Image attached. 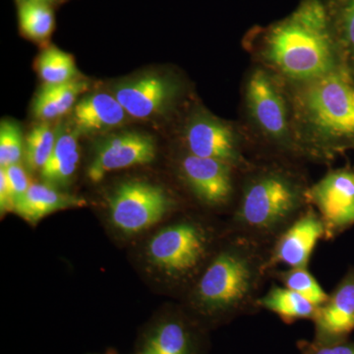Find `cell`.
Returning <instances> with one entry per match:
<instances>
[{"instance_id":"cell-2","label":"cell","mask_w":354,"mask_h":354,"mask_svg":"<svg viewBox=\"0 0 354 354\" xmlns=\"http://www.w3.org/2000/svg\"><path fill=\"white\" fill-rule=\"evenodd\" d=\"M269 251L227 232L187 291L190 313L208 329L259 312L258 299L271 278Z\"/></svg>"},{"instance_id":"cell-24","label":"cell","mask_w":354,"mask_h":354,"mask_svg":"<svg viewBox=\"0 0 354 354\" xmlns=\"http://www.w3.org/2000/svg\"><path fill=\"white\" fill-rule=\"evenodd\" d=\"M19 22L26 36L41 41L48 38L53 31V11L46 3L24 1L19 7Z\"/></svg>"},{"instance_id":"cell-4","label":"cell","mask_w":354,"mask_h":354,"mask_svg":"<svg viewBox=\"0 0 354 354\" xmlns=\"http://www.w3.org/2000/svg\"><path fill=\"white\" fill-rule=\"evenodd\" d=\"M288 88L305 162L330 164L354 151V81L346 70Z\"/></svg>"},{"instance_id":"cell-20","label":"cell","mask_w":354,"mask_h":354,"mask_svg":"<svg viewBox=\"0 0 354 354\" xmlns=\"http://www.w3.org/2000/svg\"><path fill=\"white\" fill-rule=\"evenodd\" d=\"M78 140L75 133L64 132L57 136L48 162L41 169L44 183L53 187L65 186L71 180L79 164Z\"/></svg>"},{"instance_id":"cell-6","label":"cell","mask_w":354,"mask_h":354,"mask_svg":"<svg viewBox=\"0 0 354 354\" xmlns=\"http://www.w3.org/2000/svg\"><path fill=\"white\" fill-rule=\"evenodd\" d=\"M227 232L225 225L218 227L205 218L184 216L153 235L147 256L167 281L188 291Z\"/></svg>"},{"instance_id":"cell-28","label":"cell","mask_w":354,"mask_h":354,"mask_svg":"<svg viewBox=\"0 0 354 354\" xmlns=\"http://www.w3.org/2000/svg\"><path fill=\"white\" fill-rule=\"evenodd\" d=\"M2 169H4L6 172L16 206L17 203L25 196L31 184L29 183L25 169L19 164L2 167Z\"/></svg>"},{"instance_id":"cell-32","label":"cell","mask_w":354,"mask_h":354,"mask_svg":"<svg viewBox=\"0 0 354 354\" xmlns=\"http://www.w3.org/2000/svg\"><path fill=\"white\" fill-rule=\"evenodd\" d=\"M353 171H354V169H353Z\"/></svg>"},{"instance_id":"cell-10","label":"cell","mask_w":354,"mask_h":354,"mask_svg":"<svg viewBox=\"0 0 354 354\" xmlns=\"http://www.w3.org/2000/svg\"><path fill=\"white\" fill-rule=\"evenodd\" d=\"M309 204L320 216L329 241L354 227V171L351 167L330 169L308 190Z\"/></svg>"},{"instance_id":"cell-8","label":"cell","mask_w":354,"mask_h":354,"mask_svg":"<svg viewBox=\"0 0 354 354\" xmlns=\"http://www.w3.org/2000/svg\"><path fill=\"white\" fill-rule=\"evenodd\" d=\"M176 171L184 188L199 206L230 215L239 195L241 171L220 160L184 151L176 162Z\"/></svg>"},{"instance_id":"cell-31","label":"cell","mask_w":354,"mask_h":354,"mask_svg":"<svg viewBox=\"0 0 354 354\" xmlns=\"http://www.w3.org/2000/svg\"><path fill=\"white\" fill-rule=\"evenodd\" d=\"M106 354H116V353H113V351H111V353H106Z\"/></svg>"},{"instance_id":"cell-5","label":"cell","mask_w":354,"mask_h":354,"mask_svg":"<svg viewBox=\"0 0 354 354\" xmlns=\"http://www.w3.org/2000/svg\"><path fill=\"white\" fill-rule=\"evenodd\" d=\"M239 123L252 158H285L305 164L288 85L260 65L251 64L242 79Z\"/></svg>"},{"instance_id":"cell-16","label":"cell","mask_w":354,"mask_h":354,"mask_svg":"<svg viewBox=\"0 0 354 354\" xmlns=\"http://www.w3.org/2000/svg\"><path fill=\"white\" fill-rule=\"evenodd\" d=\"M127 113L113 95L97 93L84 97L76 104L73 120L79 131L95 133L118 127Z\"/></svg>"},{"instance_id":"cell-1","label":"cell","mask_w":354,"mask_h":354,"mask_svg":"<svg viewBox=\"0 0 354 354\" xmlns=\"http://www.w3.org/2000/svg\"><path fill=\"white\" fill-rule=\"evenodd\" d=\"M241 44L252 64L286 85L309 82L342 68L323 0H301L283 19L254 26Z\"/></svg>"},{"instance_id":"cell-12","label":"cell","mask_w":354,"mask_h":354,"mask_svg":"<svg viewBox=\"0 0 354 354\" xmlns=\"http://www.w3.org/2000/svg\"><path fill=\"white\" fill-rule=\"evenodd\" d=\"M324 239L323 221L310 205L270 247V270L272 272L281 267L309 268L317 244Z\"/></svg>"},{"instance_id":"cell-27","label":"cell","mask_w":354,"mask_h":354,"mask_svg":"<svg viewBox=\"0 0 354 354\" xmlns=\"http://www.w3.org/2000/svg\"><path fill=\"white\" fill-rule=\"evenodd\" d=\"M297 348L300 354H354V342L349 339L334 344L302 339L297 342Z\"/></svg>"},{"instance_id":"cell-25","label":"cell","mask_w":354,"mask_h":354,"mask_svg":"<svg viewBox=\"0 0 354 354\" xmlns=\"http://www.w3.org/2000/svg\"><path fill=\"white\" fill-rule=\"evenodd\" d=\"M55 141L57 135L46 123L34 127L26 143V162L30 169H43L53 153Z\"/></svg>"},{"instance_id":"cell-7","label":"cell","mask_w":354,"mask_h":354,"mask_svg":"<svg viewBox=\"0 0 354 354\" xmlns=\"http://www.w3.org/2000/svg\"><path fill=\"white\" fill-rule=\"evenodd\" d=\"M181 139L184 152L220 160L241 172L253 160L241 123L221 120L202 108L195 109L188 115Z\"/></svg>"},{"instance_id":"cell-14","label":"cell","mask_w":354,"mask_h":354,"mask_svg":"<svg viewBox=\"0 0 354 354\" xmlns=\"http://www.w3.org/2000/svg\"><path fill=\"white\" fill-rule=\"evenodd\" d=\"M156 157L152 137L138 132H124L102 140L88 167L92 183H100L109 172L149 164Z\"/></svg>"},{"instance_id":"cell-15","label":"cell","mask_w":354,"mask_h":354,"mask_svg":"<svg viewBox=\"0 0 354 354\" xmlns=\"http://www.w3.org/2000/svg\"><path fill=\"white\" fill-rule=\"evenodd\" d=\"M313 323V341L320 344L346 341L354 332L353 266L329 293L327 301L319 307Z\"/></svg>"},{"instance_id":"cell-29","label":"cell","mask_w":354,"mask_h":354,"mask_svg":"<svg viewBox=\"0 0 354 354\" xmlns=\"http://www.w3.org/2000/svg\"><path fill=\"white\" fill-rule=\"evenodd\" d=\"M0 209L2 214L14 212L15 209V202L10 184L7 178L6 172L2 167L0 169Z\"/></svg>"},{"instance_id":"cell-18","label":"cell","mask_w":354,"mask_h":354,"mask_svg":"<svg viewBox=\"0 0 354 354\" xmlns=\"http://www.w3.org/2000/svg\"><path fill=\"white\" fill-rule=\"evenodd\" d=\"M342 68L354 81V0H323Z\"/></svg>"},{"instance_id":"cell-9","label":"cell","mask_w":354,"mask_h":354,"mask_svg":"<svg viewBox=\"0 0 354 354\" xmlns=\"http://www.w3.org/2000/svg\"><path fill=\"white\" fill-rule=\"evenodd\" d=\"M176 206V200L162 186L127 181L109 198V216L123 234H140L160 223Z\"/></svg>"},{"instance_id":"cell-21","label":"cell","mask_w":354,"mask_h":354,"mask_svg":"<svg viewBox=\"0 0 354 354\" xmlns=\"http://www.w3.org/2000/svg\"><path fill=\"white\" fill-rule=\"evenodd\" d=\"M88 83L73 80L62 84H46L35 100V115L41 120H53L66 113L77 97L88 90Z\"/></svg>"},{"instance_id":"cell-3","label":"cell","mask_w":354,"mask_h":354,"mask_svg":"<svg viewBox=\"0 0 354 354\" xmlns=\"http://www.w3.org/2000/svg\"><path fill=\"white\" fill-rule=\"evenodd\" d=\"M311 184L304 162L253 158L241 172L236 202L225 223L227 232L271 247L310 206Z\"/></svg>"},{"instance_id":"cell-26","label":"cell","mask_w":354,"mask_h":354,"mask_svg":"<svg viewBox=\"0 0 354 354\" xmlns=\"http://www.w3.org/2000/svg\"><path fill=\"white\" fill-rule=\"evenodd\" d=\"M23 155L22 131L12 121H2L0 127V167L17 165Z\"/></svg>"},{"instance_id":"cell-30","label":"cell","mask_w":354,"mask_h":354,"mask_svg":"<svg viewBox=\"0 0 354 354\" xmlns=\"http://www.w3.org/2000/svg\"><path fill=\"white\" fill-rule=\"evenodd\" d=\"M24 1H34V2H41V3H46L48 4L50 0H24Z\"/></svg>"},{"instance_id":"cell-17","label":"cell","mask_w":354,"mask_h":354,"mask_svg":"<svg viewBox=\"0 0 354 354\" xmlns=\"http://www.w3.org/2000/svg\"><path fill=\"white\" fill-rule=\"evenodd\" d=\"M85 205L81 198L60 192L48 184H31L25 196L17 203L14 213L36 225L41 218L55 212Z\"/></svg>"},{"instance_id":"cell-11","label":"cell","mask_w":354,"mask_h":354,"mask_svg":"<svg viewBox=\"0 0 354 354\" xmlns=\"http://www.w3.org/2000/svg\"><path fill=\"white\" fill-rule=\"evenodd\" d=\"M206 329L192 314H167L144 333L140 351L141 354H204Z\"/></svg>"},{"instance_id":"cell-19","label":"cell","mask_w":354,"mask_h":354,"mask_svg":"<svg viewBox=\"0 0 354 354\" xmlns=\"http://www.w3.org/2000/svg\"><path fill=\"white\" fill-rule=\"evenodd\" d=\"M259 309L276 314L286 325L300 320L314 321L319 307L283 286L272 285L258 299Z\"/></svg>"},{"instance_id":"cell-23","label":"cell","mask_w":354,"mask_h":354,"mask_svg":"<svg viewBox=\"0 0 354 354\" xmlns=\"http://www.w3.org/2000/svg\"><path fill=\"white\" fill-rule=\"evenodd\" d=\"M39 71L46 84L70 82L77 75L73 57L57 48H50L41 53Z\"/></svg>"},{"instance_id":"cell-22","label":"cell","mask_w":354,"mask_h":354,"mask_svg":"<svg viewBox=\"0 0 354 354\" xmlns=\"http://www.w3.org/2000/svg\"><path fill=\"white\" fill-rule=\"evenodd\" d=\"M270 277L276 279L281 286L301 295L317 307L322 306L329 293L326 292L315 279L309 268H286L276 269Z\"/></svg>"},{"instance_id":"cell-13","label":"cell","mask_w":354,"mask_h":354,"mask_svg":"<svg viewBox=\"0 0 354 354\" xmlns=\"http://www.w3.org/2000/svg\"><path fill=\"white\" fill-rule=\"evenodd\" d=\"M181 92L183 85L176 77L151 74L121 84L114 97L128 115L147 120L171 109Z\"/></svg>"}]
</instances>
